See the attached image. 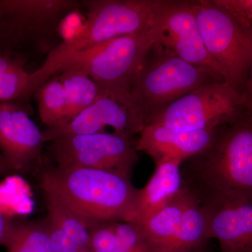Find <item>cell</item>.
Segmentation results:
<instances>
[{
  "label": "cell",
  "mask_w": 252,
  "mask_h": 252,
  "mask_svg": "<svg viewBox=\"0 0 252 252\" xmlns=\"http://www.w3.org/2000/svg\"><path fill=\"white\" fill-rule=\"evenodd\" d=\"M184 187L201 204L252 196V114L220 126L208 148L182 162Z\"/></svg>",
  "instance_id": "obj_1"
},
{
  "label": "cell",
  "mask_w": 252,
  "mask_h": 252,
  "mask_svg": "<svg viewBox=\"0 0 252 252\" xmlns=\"http://www.w3.org/2000/svg\"><path fill=\"white\" fill-rule=\"evenodd\" d=\"M40 187L91 228L102 222L126 221L138 190L125 176L78 167L44 170Z\"/></svg>",
  "instance_id": "obj_2"
},
{
  "label": "cell",
  "mask_w": 252,
  "mask_h": 252,
  "mask_svg": "<svg viewBox=\"0 0 252 252\" xmlns=\"http://www.w3.org/2000/svg\"><path fill=\"white\" fill-rule=\"evenodd\" d=\"M81 3L86 11L84 28L56 46L42 65L31 73V94L74 58L116 38L147 28L156 0H84Z\"/></svg>",
  "instance_id": "obj_3"
},
{
  "label": "cell",
  "mask_w": 252,
  "mask_h": 252,
  "mask_svg": "<svg viewBox=\"0 0 252 252\" xmlns=\"http://www.w3.org/2000/svg\"><path fill=\"white\" fill-rule=\"evenodd\" d=\"M77 0H0V53L19 60L48 56L60 27L81 7Z\"/></svg>",
  "instance_id": "obj_4"
},
{
  "label": "cell",
  "mask_w": 252,
  "mask_h": 252,
  "mask_svg": "<svg viewBox=\"0 0 252 252\" xmlns=\"http://www.w3.org/2000/svg\"><path fill=\"white\" fill-rule=\"evenodd\" d=\"M220 81L156 44L132 84L131 97L146 122L199 86Z\"/></svg>",
  "instance_id": "obj_5"
},
{
  "label": "cell",
  "mask_w": 252,
  "mask_h": 252,
  "mask_svg": "<svg viewBox=\"0 0 252 252\" xmlns=\"http://www.w3.org/2000/svg\"><path fill=\"white\" fill-rule=\"evenodd\" d=\"M156 44L157 34L151 19L142 31L104 43L74 58L61 69H78L103 89L130 92L134 78Z\"/></svg>",
  "instance_id": "obj_6"
},
{
  "label": "cell",
  "mask_w": 252,
  "mask_h": 252,
  "mask_svg": "<svg viewBox=\"0 0 252 252\" xmlns=\"http://www.w3.org/2000/svg\"><path fill=\"white\" fill-rule=\"evenodd\" d=\"M194 11L209 55L225 82L241 94L252 56V35L244 32L213 0H193Z\"/></svg>",
  "instance_id": "obj_7"
},
{
  "label": "cell",
  "mask_w": 252,
  "mask_h": 252,
  "mask_svg": "<svg viewBox=\"0 0 252 252\" xmlns=\"http://www.w3.org/2000/svg\"><path fill=\"white\" fill-rule=\"evenodd\" d=\"M245 109L240 94L225 81H215L186 94L146 122V125L193 132L217 128Z\"/></svg>",
  "instance_id": "obj_8"
},
{
  "label": "cell",
  "mask_w": 252,
  "mask_h": 252,
  "mask_svg": "<svg viewBox=\"0 0 252 252\" xmlns=\"http://www.w3.org/2000/svg\"><path fill=\"white\" fill-rule=\"evenodd\" d=\"M49 142L58 167L96 169L131 179L139 160L135 142L114 132L62 136Z\"/></svg>",
  "instance_id": "obj_9"
},
{
  "label": "cell",
  "mask_w": 252,
  "mask_h": 252,
  "mask_svg": "<svg viewBox=\"0 0 252 252\" xmlns=\"http://www.w3.org/2000/svg\"><path fill=\"white\" fill-rule=\"evenodd\" d=\"M152 20L157 44L186 62L225 81L221 71L204 44L193 1L156 0Z\"/></svg>",
  "instance_id": "obj_10"
},
{
  "label": "cell",
  "mask_w": 252,
  "mask_h": 252,
  "mask_svg": "<svg viewBox=\"0 0 252 252\" xmlns=\"http://www.w3.org/2000/svg\"><path fill=\"white\" fill-rule=\"evenodd\" d=\"M144 127L143 117L127 91L103 89L94 104L66 124L43 131L46 142L66 135L107 132L132 140Z\"/></svg>",
  "instance_id": "obj_11"
},
{
  "label": "cell",
  "mask_w": 252,
  "mask_h": 252,
  "mask_svg": "<svg viewBox=\"0 0 252 252\" xmlns=\"http://www.w3.org/2000/svg\"><path fill=\"white\" fill-rule=\"evenodd\" d=\"M44 132L18 102L0 104V154L12 172L28 171L40 158Z\"/></svg>",
  "instance_id": "obj_12"
},
{
  "label": "cell",
  "mask_w": 252,
  "mask_h": 252,
  "mask_svg": "<svg viewBox=\"0 0 252 252\" xmlns=\"http://www.w3.org/2000/svg\"><path fill=\"white\" fill-rule=\"evenodd\" d=\"M209 236L220 245V252L252 251V196H235L202 204Z\"/></svg>",
  "instance_id": "obj_13"
},
{
  "label": "cell",
  "mask_w": 252,
  "mask_h": 252,
  "mask_svg": "<svg viewBox=\"0 0 252 252\" xmlns=\"http://www.w3.org/2000/svg\"><path fill=\"white\" fill-rule=\"evenodd\" d=\"M218 128L185 132L163 126L146 125L135 142V149L150 157L155 165L172 159L184 162L208 148Z\"/></svg>",
  "instance_id": "obj_14"
},
{
  "label": "cell",
  "mask_w": 252,
  "mask_h": 252,
  "mask_svg": "<svg viewBox=\"0 0 252 252\" xmlns=\"http://www.w3.org/2000/svg\"><path fill=\"white\" fill-rule=\"evenodd\" d=\"M179 160H165L155 165V171L144 188L138 189L126 222L140 224L171 202L183 188Z\"/></svg>",
  "instance_id": "obj_15"
},
{
  "label": "cell",
  "mask_w": 252,
  "mask_h": 252,
  "mask_svg": "<svg viewBox=\"0 0 252 252\" xmlns=\"http://www.w3.org/2000/svg\"><path fill=\"white\" fill-rule=\"evenodd\" d=\"M184 187L171 202L138 225L151 252H169L184 212L193 198Z\"/></svg>",
  "instance_id": "obj_16"
},
{
  "label": "cell",
  "mask_w": 252,
  "mask_h": 252,
  "mask_svg": "<svg viewBox=\"0 0 252 252\" xmlns=\"http://www.w3.org/2000/svg\"><path fill=\"white\" fill-rule=\"evenodd\" d=\"M93 252H151L138 225L122 220L91 227Z\"/></svg>",
  "instance_id": "obj_17"
},
{
  "label": "cell",
  "mask_w": 252,
  "mask_h": 252,
  "mask_svg": "<svg viewBox=\"0 0 252 252\" xmlns=\"http://www.w3.org/2000/svg\"><path fill=\"white\" fill-rule=\"evenodd\" d=\"M57 74L64 87L67 101L63 125L94 104L102 92V87L85 72L78 69L64 68Z\"/></svg>",
  "instance_id": "obj_18"
},
{
  "label": "cell",
  "mask_w": 252,
  "mask_h": 252,
  "mask_svg": "<svg viewBox=\"0 0 252 252\" xmlns=\"http://www.w3.org/2000/svg\"><path fill=\"white\" fill-rule=\"evenodd\" d=\"M210 240L205 209L193 195L185 209L169 252H191L207 245Z\"/></svg>",
  "instance_id": "obj_19"
},
{
  "label": "cell",
  "mask_w": 252,
  "mask_h": 252,
  "mask_svg": "<svg viewBox=\"0 0 252 252\" xmlns=\"http://www.w3.org/2000/svg\"><path fill=\"white\" fill-rule=\"evenodd\" d=\"M4 246L7 252H55L47 219L13 220Z\"/></svg>",
  "instance_id": "obj_20"
},
{
  "label": "cell",
  "mask_w": 252,
  "mask_h": 252,
  "mask_svg": "<svg viewBox=\"0 0 252 252\" xmlns=\"http://www.w3.org/2000/svg\"><path fill=\"white\" fill-rule=\"evenodd\" d=\"M31 73L24 63L0 53V104L18 102L31 94Z\"/></svg>",
  "instance_id": "obj_21"
},
{
  "label": "cell",
  "mask_w": 252,
  "mask_h": 252,
  "mask_svg": "<svg viewBox=\"0 0 252 252\" xmlns=\"http://www.w3.org/2000/svg\"><path fill=\"white\" fill-rule=\"evenodd\" d=\"M38 113L46 127L61 125L67 112L65 91L59 74L50 78L36 92Z\"/></svg>",
  "instance_id": "obj_22"
},
{
  "label": "cell",
  "mask_w": 252,
  "mask_h": 252,
  "mask_svg": "<svg viewBox=\"0 0 252 252\" xmlns=\"http://www.w3.org/2000/svg\"><path fill=\"white\" fill-rule=\"evenodd\" d=\"M44 194L48 220L59 227L69 238L92 250L89 225L54 197Z\"/></svg>",
  "instance_id": "obj_23"
},
{
  "label": "cell",
  "mask_w": 252,
  "mask_h": 252,
  "mask_svg": "<svg viewBox=\"0 0 252 252\" xmlns=\"http://www.w3.org/2000/svg\"><path fill=\"white\" fill-rule=\"evenodd\" d=\"M226 11L237 25L248 34H252V0H213Z\"/></svg>",
  "instance_id": "obj_24"
},
{
  "label": "cell",
  "mask_w": 252,
  "mask_h": 252,
  "mask_svg": "<svg viewBox=\"0 0 252 252\" xmlns=\"http://www.w3.org/2000/svg\"><path fill=\"white\" fill-rule=\"evenodd\" d=\"M47 219V218H46ZM48 220V219H47ZM49 222V232L55 252H93L91 249L82 246L69 238L54 223Z\"/></svg>",
  "instance_id": "obj_25"
},
{
  "label": "cell",
  "mask_w": 252,
  "mask_h": 252,
  "mask_svg": "<svg viewBox=\"0 0 252 252\" xmlns=\"http://www.w3.org/2000/svg\"><path fill=\"white\" fill-rule=\"evenodd\" d=\"M240 99L243 109L252 114V56L248 79L243 91L240 94Z\"/></svg>",
  "instance_id": "obj_26"
},
{
  "label": "cell",
  "mask_w": 252,
  "mask_h": 252,
  "mask_svg": "<svg viewBox=\"0 0 252 252\" xmlns=\"http://www.w3.org/2000/svg\"><path fill=\"white\" fill-rule=\"evenodd\" d=\"M13 220L11 217L0 212V246H4L7 240L12 226Z\"/></svg>",
  "instance_id": "obj_27"
},
{
  "label": "cell",
  "mask_w": 252,
  "mask_h": 252,
  "mask_svg": "<svg viewBox=\"0 0 252 252\" xmlns=\"http://www.w3.org/2000/svg\"><path fill=\"white\" fill-rule=\"evenodd\" d=\"M11 172L12 170L10 168L4 157L0 154V176L6 175Z\"/></svg>",
  "instance_id": "obj_28"
},
{
  "label": "cell",
  "mask_w": 252,
  "mask_h": 252,
  "mask_svg": "<svg viewBox=\"0 0 252 252\" xmlns=\"http://www.w3.org/2000/svg\"><path fill=\"white\" fill-rule=\"evenodd\" d=\"M191 252H212L210 251V249L208 248V244L207 245H203V246L200 247L196 250H193Z\"/></svg>",
  "instance_id": "obj_29"
},
{
  "label": "cell",
  "mask_w": 252,
  "mask_h": 252,
  "mask_svg": "<svg viewBox=\"0 0 252 252\" xmlns=\"http://www.w3.org/2000/svg\"><path fill=\"white\" fill-rule=\"evenodd\" d=\"M251 252H252V251Z\"/></svg>",
  "instance_id": "obj_30"
}]
</instances>
